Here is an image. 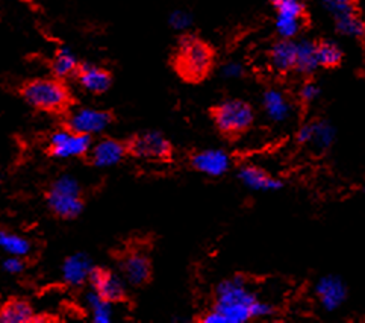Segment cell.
Here are the masks:
<instances>
[{
    "instance_id": "cell-1",
    "label": "cell",
    "mask_w": 365,
    "mask_h": 323,
    "mask_svg": "<svg viewBox=\"0 0 365 323\" xmlns=\"http://www.w3.org/2000/svg\"><path fill=\"white\" fill-rule=\"evenodd\" d=\"M272 307L259 302L245 285L235 281L220 284L212 309L202 317L205 323H241L253 317L269 316Z\"/></svg>"
},
{
    "instance_id": "cell-2",
    "label": "cell",
    "mask_w": 365,
    "mask_h": 323,
    "mask_svg": "<svg viewBox=\"0 0 365 323\" xmlns=\"http://www.w3.org/2000/svg\"><path fill=\"white\" fill-rule=\"evenodd\" d=\"M215 49L199 35L185 34L178 40L170 58L176 76L190 86L205 82L215 67Z\"/></svg>"
},
{
    "instance_id": "cell-3",
    "label": "cell",
    "mask_w": 365,
    "mask_h": 323,
    "mask_svg": "<svg viewBox=\"0 0 365 323\" xmlns=\"http://www.w3.org/2000/svg\"><path fill=\"white\" fill-rule=\"evenodd\" d=\"M19 94L35 111L52 116H66L75 103V98L66 81L56 76L24 81L19 88Z\"/></svg>"
},
{
    "instance_id": "cell-4",
    "label": "cell",
    "mask_w": 365,
    "mask_h": 323,
    "mask_svg": "<svg viewBox=\"0 0 365 323\" xmlns=\"http://www.w3.org/2000/svg\"><path fill=\"white\" fill-rule=\"evenodd\" d=\"M208 113L218 133L227 141H237L241 138L255 122L252 105L241 99H229L212 105Z\"/></svg>"
},
{
    "instance_id": "cell-5",
    "label": "cell",
    "mask_w": 365,
    "mask_h": 323,
    "mask_svg": "<svg viewBox=\"0 0 365 323\" xmlns=\"http://www.w3.org/2000/svg\"><path fill=\"white\" fill-rule=\"evenodd\" d=\"M44 199L48 210L61 220H73L81 215L85 199L81 185L73 178L64 176L46 190Z\"/></svg>"
},
{
    "instance_id": "cell-6",
    "label": "cell",
    "mask_w": 365,
    "mask_h": 323,
    "mask_svg": "<svg viewBox=\"0 0 365 323\" xmlns=\"http://www.w3.org/2000/svg\"><path fill=\"white\" fill-rule=\"evenodd\" d=\"M126 141L128 157L137 160H149L168 163L173 158V145L161 133H138L130 135Z\"/></svg>"
},
{
    "instance_id": "cell-7",
    "label": "cell",
    "mask_w": 365,
    "mask_h": 323,
    "mask_svg": "<svg viewBox=\"0 0 365 323\" xmlns=\"http://www.w3.org/2000/svg\"><path fill=\"white\" fill-rule=\"evenodd\" d=\"M91 149V135L76 134L61 126L47 140L46 153L52 158H87Z\"/></svg>"
},
{
    "instance_id": "cell-8",
    "label": "cell",
    "mask_w": 365,
    "mask_h": 323,
    "mask_svg": "<svg viewBox=\"0 0 365 323\" xmlns=\"http://www.w3.org/2000/svg\"><path fill=\"white\" fill-rule=\"evenodd\" d=\"M115 122V114L109 110H91V108H83V110L70 111L63 116V123L61 126L71 130L76 134H101L109 125Z\"/></svg>"
},
{
    "instance_id": "cell-9",
    "label": "cell",
    "mask_w": 365,
    "mask_h": 323,
    "mask_svg": "<svg viewBox=\"0 0 365 323\" xmlns=\"http://www.w3.org/2000/svg\"><path fill=\"white\" fill-rule=\"evenodd\" d=\"M118 267L125 280L135 285L144 287L153 280V266L149 255L140 249H128L117 257Z\"/></svg>"
},
{
    "instance_id": "cell-10",
    "label": "cell",
    "mask_w": 365,
    "mask_h": 323,
    "mask_svg": "<svg viewBox=\"0 0 365 323\" xmlns=\"http://www.w3.org/2000/svg\"><path fill=\"white\" fill-rule=\"evenodd\" d=\"M88 281L93 292L106 304H123L128 301V293L123 282L117 275L103 266H94L90 270Z\"/></svg>"
},
{
    "instance_id": "cell-11",
    "label": "cell",
    "mask_w": 365,
    "mask_h": 323,
    "mask_svg": "<svg viewBox=\"0 0 365 323\" xmlns=\"http://www.w3.org/2000/svg\"><path fill=\"white\" fill-rule=\"evenodd\" d=\"M188 164L192 170L208 176H222L229 167L230 160L227 153L220 149H205V150H192L188 155Z\"/></svg>"
},
{
    "instance_id": "cell-12",
    "label": "cell",
    "mask_w": 365,
    "mask_h": 323,
    "mask_svg": "<svg viewBox=\"0 0 365 323\" xmlns=\"http://www.w3.org/2000/svg\"><path fill=\"white\" fill-rule=\"evenodd\" d=\"M126 157V141L105 137L101 141H97L94 146H91L85 161L94 167H109L123 161Z\"/></svg>"
},
{
    "instance_id": "cell-13",
    "label": "cell",
    "mask_w": 365,
    "mask_h": 323,
    "mask_svg": "<svg viewBox=\"0 0 365 323\" xmlns=\"http://www.w3.org/2000/svg\"><path fill=\"white\" fill-rule=\"evenodd\" d=\"M276 29L282 39H293L300 32L303 17H305V6L300 0H291V2L276 6Z\"/></svg>"
},
{
    "instance_id": "cell-14",
    "label": "cell",
    "mask_w": 365,
    "mask_h": 323,
    "mask_svg": "<svg viewBox=\"0 0 365 323\" xmlns=\"http://www.w3.org/2000/svg\"><path fill=\"white\" fill-rule=\"evenodd\" d=\"M75 79L91 94H103L113 86L111 71L88 63H79Z\"/></svg>"
},
{
    "instance_id": "cell-15",
    "label": "cell",
    "mask_w": 365,
    "mask_h": 323,
    "mask_svg": "<svg viewBox=\"0 0 365 323\" xmlns=\"http://www.w3.org/2000/svg\"><path fill=\"white\" fill-rule=\"evenodd\" d=\"M317 296L327 311H334L346 301L347 289L339 278L326 277L317 284Z\"/></svg>"
},
{
    "instance_id": "cell-16",
    "label": "cell",
    "mask_w": 365,
    "mask_h": 323,
    "mask_svg": "<svg viewBox=\"0 0 365 323\" xmlns=\"http://www.w3.org/2000/svg\"><path fill=\"white\" fill-rule=\"evenodd\" d=\"M270 63L279 73H288L291 70H296L297 43L291 39H282L274 43L270 51Z\"/></svg>"
},
{
    "instance_id": "cell-17",
    "label": "cell",
    "mask_w": 365,
    "mask_h": 323,
    "mask_svg": "<svg viewBox=\"0 0 365 323\" xmlns=\"http://www.w3.org/2000/svg\"><path fill=\"white\" fill-rule=\"evenodd\" d=\"M238 178L252 190L259 191H276L282 188V181L265 172L257 165H245L238 173Z\"/></svg>"
},
{
    "instance_id": "cell-18",
    "label": "cell",
    "mask_w": 365,
    "mask_h": 323,
    "mask_svg": "<svg viewBox=\"0 0 365 323\" xmlns=\"http://www.w3.org/2000/svg\"><path fill=\"white\" fill-rule=\"evenodd\" d=\"M35 311L29 301L23 297H9L0 308V322L2 323H32Z\"/></svg>"
},
{
    "instance_id": "cell-19",
    "label": "cell",
    "mask_w": 365,
    "mask_h": 323,
    "mask_svg": "<svg viewBox=\"0 0 365 323\" xmlns=\"http://www.w3.org/2000/svg\"><path fill=\"white\" fill-rule=\"evenodd\" d=\"M264 110L274 122H284L289 117V103L285 96L277 90H267L262 98Z\"/></svg>"
},
{
    "instance_id": "cell-20",
    "label": "cell",
    "mask_w": 365,
    "mask_h": 323,
    "mask_svg": "<svg viewBox=\"0 0 365 323\" xmlns=\"http://www.w3.org/2000/svg\"><path fill=\"white\" fill-rule=\"evenodd\" d=\"M320 67L317 58V43L303 40L297 43V64L296 70L303 75H311Z\"/></svg>"
},
{
    "instance_id": "cell-21",
    "label": "cell",
    "mask_w": 365,
    "mask_h": 323,
    "mask_svg": "<svg viewBox=\"0 0 365 323\" xmlns=\"http://www.w3.org/2000/svg\"><path fill=\"white\" fill-rule=\"evenodd\" d=\"M79 67V61L71 52L67 49H59L51 63L52 75L59 79H68L75 78L76 70Z\"/></svg>"
},
{
    "instance_id": "cell-22",
    "label": "cell",
    "mask_w": 365,
    "mask_h": 323,
    "mask_svg": "<svg viewBox=\"0 0 365 323\" xmlns=\"http://www.w3.org/2000/svg\"><path fill=\"white\" fill-rule=\"evenodd\" d=\"M0 245L11 255L24 257L31 252V243L26 238L6 230H2V232H0Z\"/></svg>"
},
{
    "instance_id": "cell-23",
    "label": "cell",
    "mask_w": 365,
    "mask_h": 323,
    "mask_svg": "<svg viewBox=\"0 0 365 323\" xmlns=\"http://www.w3.org/2000/svg\"><path fill=\"white\" fill-rule=\"evenodd\" d=\"M317 58L320 67L334 68L343 61V52L334 41L317 43Z\"/></svg>"
},
{
    "instance_id": "cell-24",
    "label": "cell",
    "mask_w": 365,
    "mask_h": 323,
    "mask_svg": "<svg viewBox=\"0 0 365 323\" xmlns=\"http://www.w3.org/2000/svg\"><path fill=\"white\" fill-rule=\"evenodd\" d=\"M336 29L346 37L359 39L365 35V21H362L355 13H350L335 19Z\"/></svg>"
},
{
    "instance_id": "cell-25",
    "label": "cell",
    "mask_w": 365,
    "mask_h": 323,
    "mask_svg": "<svg viewBox=\"0 0 365 323\" xmlns=\"http://www.w3.org/2000/svg\"><path fill=\"white\" fill-rule=\"evenodd\" d=\"M90 270H91V267L87 266L85 260H78L76 257L67 260L66 275H67V280L70 282H76V284L82 282L85 278L90 277Z\"/></svg>"
},
{
    "instance_id": "cell-26",
    "label": "cell",
    "mask_w": 365,
    "mask_h": 323,
    "mask_svg": "<svg viewBox=\"0 0 365 323\" xmlns=\"http://www.w3.org/2000/svg\"><path fill=\"white\" fill-rule=\"evenodd\" d=\"M334 137H335V130L331 125L314 123L312 143H315V145H319L320 148L331 146V143L334 141Z\"/></svg>"
},
{
    "instance_id": "cell-27",
    "label": "cell",
    "mask_w": 365,
    "mask_h": 323,
    "mask_svg": "<svg viewBox=\"0 0 365 323\" xmlns=\"http://www.w3.org/2000/svg\"><path fill=\"white\" fill-rule=\"evenodd\" d=\"M323 4L335 19L355 13V0H323Z\"/></svg>"
},
{
    "instance_id": "cell-28",
    "label": "cell",
    "mask_w": 365,
    "mask_h": 323,
    "mask_svg": "<svg viewBox=\"0 0 365 323\" xmlns=\"http://www.w3.org/2000/svg\"><path fill=\"white\" fill-rule=\"evenodd\" d=\"M319 94H320V88L317 83H314V82H307L300 90V98L303 102H307V103L317 99Z\"/></svg>"
},
{
    "instance_id": "cell-29",
    "label": "cell",
    "mask_w": 365,
    "mask_h": 323,
    "mask_svg": "<svg viewBox=\"0 0 365 323\" xmlns=\"http://www.w3.org/2000/svg\"><path fill=\"white\" fill-rule=\"evenodd\" d=\"M24 267H26V262H24L21 257H17V255H12L4 262V269L8 273H20L24 270Z\"/></svg>"
},
{
    "instance_id": "cell-30",
    "label": "cell",
    "mask_w": 365,
    "mask_h": 323,
    "mask_svg": "<svg viewBox=\"0 0 365 323\" xmlns=\"http://www.w3.org/2000/svg\"><path fill=\"white\" fill-rule=\"evenodd\" d=\"M312 135H314V123L305 125L299 130L297 140H299V143H311L312 141Z\"/></svg>"
},
{
    "instance_id": "cell-31",
    "label": "cell",
    "mask_w": 365,
    "mask_h": 323,
    "mask_svg": "<svg viewBox=\"0 0 365 323\" xmlns=\"http://www.w3.org/2000/svg\"><path fill=\"white\" fill-rule=\"evenodd\" d=\"M272 2H273V5H274V6H279V5H282V4L291 2V0H272Z\"/></svg>"
}]
</instances>
